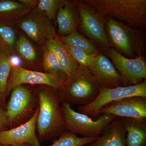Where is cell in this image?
<instances>
[{
  "label": "cell",
  "mask_w": 146,
  "mask_h": 146,
  "mask_svg": "<svg viewBox=\"0 0 146 146\" xmlns=\"http://www.w3.org/2000/svg\"><path fill=\"white\" fill-rule=\"evenodd\" d=\"M37 92L39 112L36 130L39 142L55 140L67 131L58 89L49 86Z\"/></svg>",
  "instance_id": "cell-1"
},
{
  "label": "cell",
  "mask_w": 146,
  "mask_h": 146,
  "mask_svg": "<svg viewBox=\"0 0 146 146\" xmlns=\"http://www.w3.org/2000/svg\"><path fill=\"white\" fill-rule=\"evenodd\" d=\"M58 91L61 103L85 105L96 98L99 86L89 68L79 65Z\"/></svg>",
  "instance_id": "cell-2"
},
{
  "label": "cell",
  "mask_w": 146,
  "mask_h": 146,
  "mask_svg": "<svg viewBox=\"0 0 146 146\" xmlns=\"http://www.w3.org/2000/svg\"><path fill=\"white\" fill-rule=\"evenodd\" d=\"M103 15L117 17L141 27L146 25V0H83Z\"/></svg>",
  "instance_id": "cell-3"
},
{
  "label": "cell",
  "mask_w": 146,
  "mask_h": 146,
  "mask_svg": "<svg viewBox=\"0 0 146 146\" xmlns=\"http://www.w3.org/2000/svg\"><path fill=\"white\" fill-rule=\"evenodd\" d=\"M61 108L67 130L83 137L100 136L105 127L117 117L111 114H104L94 120L85 114L76 112L65 103H61Z\"/></svg>",
  "instance_id": "cell-4"
},
{
  "label": "cell",
  "mask_w": 146,
  "mask_h": 146,
  "mask_svg": "<svg viewBox=\"0 0 146 146\" xmlns=\"http://www.w3.org/2000/svg\"><path fill=\"white\" fill-rule=\"evenodd\" d=\"M5 112L10 129L26 122L34 115L38 107V97L23 84L12 89Z\"/></svg>",
  "instance_id": "cell-5"
},
{
  "label": "cell",
  "mask_w": 146,
  "mask_h": 146,
  "mask_svg": "<svg viewBox=\"0 0 146 146\" xmlns=\"http://www.w3.org/2000/svg\"><path fill=\"white\" fill-rule=\"evenodd\" d=\"M135 96L146 97L145 80L136 85L112 89L99 87V92L96 98L89 104L79 106L77 110L94 119L100 115L99 110L106 105L123 98Z\"/></svg>",
  "instance_id": "cell-6"
},
{
  "label": "cell",
  "mask_w": 146,
  "mask_h": 146,
  "mask_svg": "<svg viewBox=\"0 0 146 146\" xmlns=\"http://www.w3.org/2000/svg\"><path fill=\"white\" fill-rule=\"evenodd\" d=\"M79 18V25L84 32L106 50L110 44L106 31L103 15L82 1L74 3Z\"/></svg>",
  "instance_id": "cell-7"
},
{
  "label": "cell",
  "mask_w": 146,
  "mask_h": 146,
  "mask_svg": "<svg viewBox=\"0 0 146 146\" xmlns=\"http://www.w3.org/2000/svg\"><path fill=\"white\" fill-rule=\"evenodd\" d=\"M105 54L121 76L125 86L138 84L145 79L146 63L141 56L136 58H127L112 48L106 50Z\"/></svg>",
  "instance_id": "cell-8"
},
{
  "label": "cell",
  "mask_w": 146,
  "mask_h": 146,
  "mask_svg": "<svg viewBox=\"0 0 146 146\" xmlns=\"http://www.w3.org/2000/svg\"><path fill=\"white\" fill-rule=\"evenodd\" d=\"M64 81L50 73L29 70L20 66H12L7 86L6 96V98L9 96L13 88L26 84L44 85L58 89L63 86Z\"/></svg>",
  "instance_id": "cell-9"
},
{
  "label": "cell",
  "mask_w": 146,
  "mask_h": 146,
  "mask_svg": "<svg viewBox=\"0 0 146 146\" xmlns=\"http://www.w3.org/2000/svg\"><path fill=\"white\" fill-rule=\"evenodd\" d=\"M19 26L30 39L38 44L46 43L56 36L50 19L36 9L25 16Z\"/></svg>",
  "instance_id": "cell-10"
},
{
  "label": "cell",
  "mask_w": 146,
  "mask_h": 146,
  "mask_svg": "<svg viewBox=\"0 0 146 146\" xmlns=\"http://www.w3.org/2000/svg\"><path fill=\"white\" fill-rule=\"evenodd\" d=\"M38 112V107L34 115L26 122L0 131V144L7 146L24 144L29 146H40L36 131Z\"/></svg>",
  "instance_id": "cell-11"
},
{
  "label": "cell",
  "mask_w": 146,
  "mask_h": 146,
  "mask_svg": "<svg viewBox=\"0 0 146 146\" xmlns=\"http://www.w3.org/2000/svg\"><path fill=\"white\" fill-rule=\"evenodd\" d=\"M98 114H111L121 118H146V97H127L111 102L101 108Z\"/></svg>",
  "instance_id": "cell-12"
},
{
  "label": "cell",
  "mask_w": 146,
  "mask_h": 146,
  "mask_svg": "<svg viewBox=\"0 0 146 146\" xmlns=\"http://www.w3.org/2000/svg\"><path fill=\"white\" fill-rule=\"evenodd\" d=\"M88 68L99 87L112 89L125 86L121 76L104 54L98 53Z\"/></svg>",
  "instance_id": "cell-13"
},
{
  "label": "cell",
  "mask_w": 146,
  "mask_h": 146,
  "mask_svg": "<svg viewBox=\"0 0 146 146\" xmlns=\"http://www.w3.org/2000/svg\"><path fill=\"white\" fill-rule=\"evenodd\" d=\"M106 30L112 46L128 56L133 55L132 39L128 29L112 18L107 20Z\"/></svg>",
  "instance_id": "cell-14"
},
{
  "label": "cell",
  "mask_w": 146,
  "mask_h": 146,
  "mask_svg": "<svg viewBox=\"0 0 146 146\" xmlns=\"http://www.w3.org/2000/svg\"><path fill=\"white\" fill-rule=\"evenodd\" d=\"M58 32L61 36L77 31L79 18L74 3L61 1L56 14Z\"/></svg>",
  "instance_id": "cell-15"
},
{
  "label": "cell",
  "mask_w": 146,
  "mask_h": 146,
  "mask_svg": "<svg viewBox=\"0 0 146 146\" xmlns=\"http://www.w3.org/2000/svg\"><path fill=\"white\" fill-rule=\"evenodd\" d=\"M126 137L122 121L117 117L105 127L96 141L85 146H126Z\"/></svg>",
  "instance_id": "cell-16"
},
{
  "label": "cell",
  "mask_w": 146,
  "mask_h": 146,
  "mask_svg": "<svg viewBox=\"0 0 146 146\" xmlns=\"http://www.w3.org/2000/svg\"><path fill=\"white\" fill-rule=\"evenodd\" d=\"M126 131V146H146V118H121Z\"/></svg>",
  "instance_id": "cell-17"
},
{
  "label": "cell",
  "mask_w": 146,
  "mask_h": 146,
  "mask_svg": "<svg viewBox=\"0 0 146 146\" xmlns=\"http://www.w3.org/2000/svg\"><path fill=\"white\" fill-rule=\"evenodd\" d=\"M47 49L54 53L61 71L67 77L71 75L79 66L66 49L57 36L46 42Z\"/></svg>",
  "instance_id": "cell-18"
},
{
  "label": "cell",
  "mask_w": 146,
  "mask_h": 146,
  "mask_svg": "<svg viewBox=\"0 0 146 146\" xmlns=\"http://www.w3.org/2000/svg\"><path fill=\"white\" fill-rule=\"evenodd\" d=\"M32 8L20 2L1 1L0 16L14 20L27 14Z\"/></svg>",
  "instance_id": "cell-19"
},
{
  "label": "cell",
  "mask_w": 146,
  "mask_h": 146,
  "mask_svg": "<svg viewBox=\"0 0 146 146\" xmlns=\"http://www.w3.org/2000/svg\"><path fill=\"white\" fill-rule=\"evenodd\" d=\"M12 65L8 56L0 53V107L6 108V91L7 82Z\"/></svg>",
  "instance_id": "cell-20"
},
{
  "label": "cell",
  "mask_w": 146,
  "mask_h": 146,
  "mask_svg": "<svg viewBox=\"0 0 146 146\" xmlns=\"http://www.w3.org/2000/svg\"><path fill=\"white\" fill-rule=\"evenodd\" d=\"M59 39L64 44L82 50L88 54L99 53L96 47L77 31L61 36Z\"/></svg>",
  "instance_id": "cell-21"
},
{
  "label": "cell",
  "mask_w": 146,
  "mask_h": 146,
  "mask_svg": "<svg viewBox=\"0 0 146 146\" xmlns=\"http://www.w3.org/2000/svg\"><path fill=\"white\" fill-rule=\"evenodd\" d=\"M16 42L14 29L7 24L0 22V49L2 51V53L6 56L13 54Z\"/></svg>",
  "instance_id": "cell-22"
},
{
  "label": "cell",
  "mask_w": 146,
  "mask_h": 146,
  "mask_svg": "<svg viewBox=\"0 0 146 146\" xmlns=\"http://www.w3.org/2000/svg\"><path fill=\"white\" fill-rule=\"evenodd\" d=\"M99 136L92 137H79L70 131L67 130L55 140L49 146H83L91 143Z\"/></svg>",
  "instance_id": "cell-23"
},
{
  "label": "cell",
  "mask_w": 146,
  "mask_h": 146,
  "mask_svg": "<svg viewBox=\"0 0 146 146\" xmlns=\"http://www.w3.org/2000/svg\"><path fill=\"white\" fill-rule=\"evenodd\" d=\"M43 66L45 70L48 73L57 76L65 81L67 76L61 71L58 61L54 53L47 49L43 54Z\"/></svg>",
  "instance_id": "cell-24"
},
{
  "label": "cell",
  "mask_w": 146,
  "mask_h": 146,
  "mask_svg": "<svg viewBox=\"0 0 146 146\" xmlns=\"http://www.w3.org/2000/svg\"><path fill=\"white\" fill-rule=\"evenodd\" d=\"M16 49L20 56L28 61L36 59V53L32 44L23 35L20 36L16 43Z\"/></svg>",
  "instance_id": "cell-25"
},
{
  "label": "cell",
  "mask_w": 146,
  "mask_h": 146,
  "mask_svg": "<svg viewBox=\"0 0 146 146\" xmlns=\"http://www.w3.org/2000/svg\"><path fill=\"white\" fill-rule=\"evenodd\" d=\"M63 44L73 58L80 66L88 68L92 64L94 58L98 53L88 54L82 50Z\"/></svg>",
  "instance_id": "cell-26"
},
{
  "label": "cell",
  "mask_w": 146,
  "mask_h": 146,
  "mask_svg": "<svg viewBox=\"0 0 146 146\" xmlns=\"http://www.w3.org/2000/svg\"><path fill=\"white\" fill-rule=\"evenodd\" d=\"M61 1L60 0H40L36 9L44 13L50 20H55L56 13Z\"/></svg>",
  "instance_id": "cell-27"
},
{
  "label": "cell",
  "mask_w": 146,
  "mask_h": 146,
  "mask_svg": "<svg viewBox=\"0 0 146 146\" xmlns=\"http://www.w3.org/2000/svg\"><path fill=\"white\" fill-rule=\"evenodd\" d=\"M10 129V123L5 110L0 107V131Z\"/></svg>",
  "instance_id": "cell-28"
},
{
  "label": "cell",
  "mask_w": 146,
  "mask_h": 146,
  "mask_svg": "<svg viewBox=\"0 0 146 146\" xmlns=\"http://www.w3.org/2000/svg\"><path fill=\"white\" fill-rule=\"evenodd\" d=\"M18 1L24 4L25 5L33 8L34 7L37 5L39 1L36 0H19Z\"/></svg>",
  "instance_id": "cell-29"
},
{
  "label": "cell",
  "mask_w": 146,
  "mask_h": 146,
  "mask_svg": "<svg viewBox=\"0 0 146 146\" xmlns=\"http://www.w3.org/2000/svg\"><path fill=\"white\" fill-rule=\"evenodd\" d=\"M9 146H29L27 144H19V145H11Z\"/></svg>",
  "instance_id": "cell-30"
},
{
  "label": "cell",
  "mask_w": 146,
  "mask_h": 146,
  "mask_svg": "<svg viewBox=\"0 0 146 146\" xmlns=\"http://www.w3.org/2000/svg\"><path fill=\"white\" fill-rule=\"evenodd\" d=\"M0 146H7L4 145H2V144H0Z\"/></svg>",
  "instance_id": "cell-31"
},
{
  "label": "cell",
  "mask_w": 146,
  "mask_h": 146,
  "mask_svg": "<svg viewBox=\"0 0 146 146\" xmlns=\"http://www.w3.org/2000/svg\"></svg>",
  "instance_id": "cell-32"
}]
</instances>
